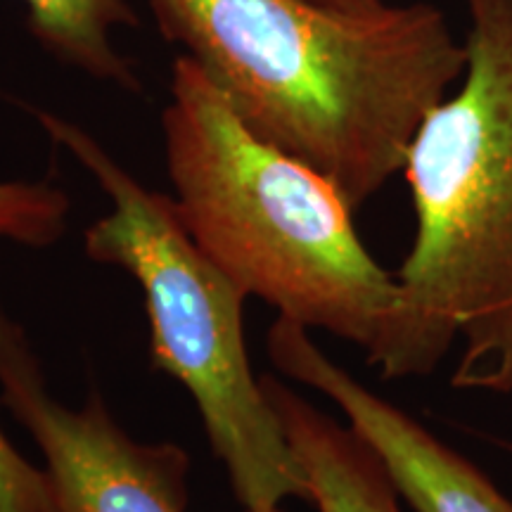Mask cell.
<instances>
[{"label": "cell", "mask_w": 512, "mask_h": 512, "mask_svg": "<svg viewBox=\"0 0 512 512\" xmlns=\"http://www.w3.org/2000/svg\"><path fill=\"white\" fill-rule=\"evenodd\" d=\"M159 31L261 140L354 209L406 164L422 119L467 67L430 3L344 12L316 0H147Z\"/></svg>", "instance_id": "1"}, {"label": "cell", "mask_w": 512, "mask_h": 512, "mask_svg": "<svg viewBox=\"0 0 512 512\" xmlns=\"http://www.w3.org/2000/svg\"><path fill=\"white\" fill-rule=\"evenodd\" d=\"M467 67L422 119L403 174L415 235L370 366L422 377L463 342L451 384L512 394V0H463Z\"/></svg>", "instance_id": "2"}, {"label": "cell", "mask_w": 512, "mask_h": 512, "mask_svg": "<svg viewBox=\"0 0 512 512\" xmlns=\"http://www.w3.org/2000/svg\"><path fill=\"white\" fill-rule=\"evenodd\" d=\"M162 131L178 216L197 247L245 297L370 361L399 285L363 245L337 185L249 131L185 55L171 69Z\"/></svg>", "instance_id": "3"}, {"label": "cell", "mask_w": 512, "mask_h": 512, "mask_svg": "<svg viewBox=\"0 0 512 512\" xmlns=\"http://www.w3.org/2000/svg\"><path fill=\"white\" fill-rule=\"evenodd\" d=\"M34 114L110 197V214L86 228L83 249L138 283L152 366L190 392L242 508L266 512L290 498L309 501L302 465L249 363L245 294L190 238L174 197L140 183L86 128L53 112Z\"/></svg>", "instance_id": "4"}, {"label": "cell", "mask_w": 512, "mask_h": 512, "mask_svg": "<svg viewBox=\"0 0 512 512\" xmlns=\"http://www.w3.org/2000/svg\"><path fill=\"white\" fill-rule=\"evenodd\" d=\"M0 403L43 456L60 512H185L188 453L133 439L91 392L69 408L48 387L34 344L0 306Z\"/></svg>", "instance_id": "5"}, {"label": "cell", "mask_w": 512, "mask_h": 512, "mask_svg": "<svg viewBox=\"0 0 512 512\" xmlns=\"http://www.w3.org/2000/svg\"><path fill=\"white\" fill-rule=\"evenodd\" d=\"M266 349L285 377L335 403L415 512H512L510 498L477 465L332 361L311 330L278 316Z\"/></svg>", "instance_id": "6"}, {"label": "cell", "mask_w": 512, "mask_h": 512, "mask_svg": "<svg viewBox=\"0 0 512 512\" xmlns=\"http://www.w3.org/2000/svg\"><path fill=\"white\" fill-rule=\"evenodd\" d=\"M302 465L318 512H401L399 491L375 451L349 425L320 411L275 377H261Z\"/></svg>", "instance_id": "7"}, {"label": "cell", "mask_w": 512, "mask_h": 512, "mask_svg": "<svg viewBox=\"0 0 512 512\" xmlns=\"http://www.w3.org/2000/svg\"><path fill=\"white\" fill-rule=\"evenodd\" d=\"M29 31L48 55L98 81L138 91L131 62L114 46V34L136 27L126 0H22Z\"/></svg>", "instance_id": "8"}, {"label": "cell", "mask_w": 512, "mask_h": 512, "mask_svg": "<svg viewBox=\"0 0 512 512\" xmlns=\"http://www.w3.org/2000/svg\"><path fill=\"white\" fill-rule=\"evenodd\" d=\"M72 200L50 181H0V245L53 247L67 233Z\"/></svg>", "instance_id": "9"}, {"label": "cell", "mask_w": 512, "mask_h": 512, "mask_svg": "<svg viewBox=\"0 0 512 512\" xmlns=\"http://www.w3.org/2000/svg\"><path fill=\"white\" fill-rule=\"evenodd\" d=\"M0 512H60L43 467L31 465L0 427Z\"/></svg>", "instance_id": "10"}, {"label": "cell", "mask_w": 512, "mask_h": 512, "mask_svg": "<svg viewBox=\"0 0 512 512\" xmlns=\"http://www.w3.org/2000/svg\"><path fill=\"white\" fill-rule=\"evenodd\" d=\"M316 3L344 12H373L377 8H382L384 0H316Z\"/></svg>", "instance_id": "11"}, {"label": "cell", "mask_w": 512, "mask_h": 512, "mask_svg": "<svg viewBox=\"0 0 512 512\" xmlns=\"http://www.w3.org/2000/svg\"><path fill=\"white\" fill-rule=\"evenodd\" d=\"M266 512H285L283 508H275V510H266Z\"/></svg>", "instance_id": "12"}, {"label": "cell", "mask_w": 512, "mask_h": 512, "mask_svg": "<svg viewBox=\"0 0 512 512\" xmlns=\"http://www.w3.org/2000/svg\"><path fill=\"white\" fill-rule=\"evenodd\" d=\"M505 448H508V451L512 453V444H505Z\"/></svg>", "instance_id": "13"}]
</instances>
